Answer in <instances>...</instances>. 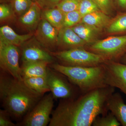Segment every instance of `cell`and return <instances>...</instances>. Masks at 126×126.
<instances>
[{"label":"cell","mask_w":126,"mask_h":126,"mask_svg":"<svg viewBox=\"0 0 126 126\" xmlns=\"http://www.w3.org/2000/svg\"><path fill=\"white\" fill-rule=\"evenodd\" d=\"M81 0H62L56 7L64 14L78 10Z\"/></svg>","instance_id":"cell-25"},{"label":"cell","mask_w":126,"mask_h":126,"mask_svg":"<svg viewBox=\"0 0 126 126\" xmlns=\"http://www.w3.org/2000/svg\"><path fill=\"white\" fill-rule=\"evenodd\" d=\"M118 6L124 10H126V0H115Z\"/></svg>","instance_id":"cell-31"},{"label":"cell","mask_w":126,"mask_h":126,"mask_svg":"<svg viewBox=\"0 0 126 126\" xmlns=\"http://www.w3.org/2000/svg\"><path fill=\"white\" fill-rule=\"evenodd\" d=\"M62 0H36V2L41 8L45 9L56 7Z\"/></svg>","instance_id":"cell-28"},{"label":"cell","mask_w":126,"mask_h":126,"mask_svg":"<svg viewBox=\"0 0 126 126\" xmlns=\"http://www.w3.org/2000/svg\"><path fill=\"white\" fill-rule=\"evenodd\" d=\"M41 18L45 19L54 27L60 29L63 27L65 14L57 7L45 9L41 12Z\"/></svg>","instance_id":"cell-19"},{"label":"cell","mask_w":126,"mask_h":126,"mask_svg":"<svg viewBox=\"0 0 126 126\" xmlns=\"http://www.w3.org/2000/svg\"><path fill=\"white\" fill-rule=\"evenodd\" d=\"M5 73L2 72L0 77L2 106L10 116L20 118L25 116L44 96L30 88L23 80H18Z\"/></svg>","instance_id":"cell-2"},{"label":"cell","mask_w":126,"mask_h":126,"mask_svg":"<svg viewBox=\"0 0 126 126\" xmlns=\"http://www.w3.org/2000/svg\"><path fill=\"white\" fill-rule=\"evenodd\" d=\"M50 67L67 77L72 84L78 87L82 94L108 86L106 83V71L102 64L84 67L66 66L57 63Z\"/></svg>","instance_id":"cell-3"},{"label":"cell","mask_w":126,"mask_h":126,"mask_svg":"<svg viewBox=\"0 0 126 126\" xmlns=\"http://www.w3.org/2000/svg\"><path fill=\"white\" fill-rule=\"evenodd\" d=\"M72 28L78 36L86 43L87 46L97 40V39L101 32L96 28L81 22Z\"/></svg>","instance_id":"cell-18"},{"label":"cell","mask_w":126,"mask_h":126,"mask_svg":"<svg viewBox=\"0 0 126 126\" xmlns=\"http://www.w3.org/2000/svg\"><path fill=\"white\" fill-rule=\"evenodd\" d=\"M10 116L9 113L4 109L0 110V126H16L11 120Z\"/></svg>","instance_id":"cell-29"},{"label":"cell","mask_w":126,"mask_h":126,"mask_svg":"<svg viewBox=\"0 0 126 126\" xmlns=\"http://www.w3.org/2000/svg\"><path fill=\"white\" fill-rule=\"evenodd\" d=\"M33 0H12V8L18 15L21 16L30 9Z\"/></svg>","instance_id":"cell-23"},{"label":"cell","mask_w":126,"mask_h":126,"mask_svg":"<svg viewBox=\"0 0 126 126\" xmlns=\"http://www.w3.org/2000/svg\"><path fill=\"white\" fill-rule=\"evenodd\" d=\"M102 65L106 71L107 84L119 89L126 95V64L108 61Z\"/></svg>","instance_id":"cell-9"},{"label":"cell","mask_w":126,"mask_h":126,"mask_svg":"<svg viewBox=\"0 0 126 126\" xmlns=\"http://www.w3.org/2000/svg\"><path fill=\"white\" fill-rule=\"evenodd\" d=\"M64 75L48 67L47 78V83L50 92L54 99L74 98L75 90Z\"/></svg>","instance_id":"cell-8"},{"label":"cell","mask_w":126,"mask_h":126,"mask_svg":"<svg viewBox=\"0 0 126 126\" xmlns=\"http://www.w3.org/2000/svg\"><path fill=\"white\" fill-rule=\"evenodd\" d=\"M59 30L41 18L35 34L41 45L46 48H52L57 46Z\"/></svg>","instance_id":"cell-10"},{"label":"cell","mask_w":126,"mask_h":126,"mask_svg":"<svg viewBox=\"0 0 126 126\" xmlns=\"http://www.w3.org/2000/svg\"><path fill=\"white\" fill-rule=\"evenodd\" d=\"M53 60L52 54L39 46L30 44L23 47L22 51L23 63L44 61L50 63Z\"/></svg>","instance_id":"cell-12"},{"label":"cell","mask_w":126,"mask_h":126,"mask_svg":"<svg viewBox=\"0 0 126 126\" xmlns=\"http://www.w3.org/2000/svg\"><path fill=\"white\" fill-rule=\"evenodd\" d=\"M82 17L78 10L70 12L65 14L63 27H72L81 22Z\"/></svg>","instance_id":"cell-26"},{"label":"cell","mask_w":126,"mask_h":126,"mask_svg":"<svg viewBox=\"0 0 126 126\" xmlns=\"http://www.w3.org/2000/svg\"><path fill=\"white\" fill-rule=\"evenodd\" d=\"M18 47L0 41V65L2 71L18 80H23L19 64Z\"/></svg>","instance_id":"cell-7"},{"label":"cell","mask_w":126,"mask_h":126,"mask_svg":"<svg viewBox=\"0 0 126 126\" xmlns=\"http://www.w3.org/2000/svg\"><path fill=\"white\" fill-rule=\"evenodd\" d=\"M49 63L44 61H36L23 63L21 68L23 78L47 76Z\"/></svg>","instance_id":"cell-16"},{"label":"cell","mask_w":126,"mask_h":126,"mask_svg":"<svg viewBox=\"0 0 126 126\" xmlns=\"http://www.w3.org/2000/svg\"><path fill=\"white\" fill-rule=\"evenodd\" d=\"M86 46V43L72 27H63L59 30L57 46L61 48L62 50L78 47L85 48Z\"/></svg>","instance_id":"cell-11"},{"label":"cell","mask_w":126,"mask_h":126,"mask_svg":"<svg viewBox=\"0 0 126 126\" xmlns=\"http://www.w3.org/2000/svg\"><path fill=\"white\" fill-rule=\"evenodd\" d=\"M115 90L108 86L82 94L77 98L61 99L52 111L49 126H92L97 117L108 113L106 103Z\"/></svg>","instance_id":"cell-1"},{"label":"cell","mask_w":126,"mask_h":126,"mask_svg":"<svg viewBox=\"0 0 126 126\" xmlns=\"http://www.w3.org/2000/svg\"><path fill=\"white\" fill-rule=\"evenodd\" d=\"M33 0V1H35V2L36 1V0Z\"/></svg>","instance_id":"cell-33"},{"label":"cell","mask_w":126,"mask_h":126,"mask_svg":"<svg viewBox=\"0 0 126 126\" xmlns=\"http://www.w3.org/2000/svg\"><path fill=\"white\" fill-rule=\"evenodd\" d=\"M101 11L109 15L112 13L114 8L113 0H92Z\"/></svg>","instance_id":"cell-27"},{"label":"cell","mask_w":126,"mask_h":126,"mask_svg":"<svg viewBox=\"0 0 126 126\" xmlns=\"http://www.w3.org/2000/svg\"><path fill=\"white\" fill-rule=\"evenodd\" d=\"M121 124L113 114L109 111L106 115L97 117L93 122V126H119Z\"/></svg>","instance_id":"cell-22"},{"label":"cell","mask_w":126,"mask_h":126,"mask_svg":"<svg viewBox=\"0 0 126 126\" xmlns=\"http://www.w3.org/2000/svg\"><path fill=\"white\" fill-rule=\"evenodd\" d=\"M51 54L66 66L91 67L101 65L108 61L105 57L86 49L78 47L61 50Z\"/></svg>","instance_id":"cell-4"},{"label":"cell","mask_w":126,"mask_h":126,"mask_svg":"<svg viewBox=\"0 0 126 126\" xmlns=\"http://www.w3.org/2000/svg\"><path fill=\"white\" fill-rule=\"evenodd\" d=\"M41 7L33 1L30 8L21 16L19 21L21 25L29 30H33L38 27L41 17Z\"/></svg>","instance_id":"cell-14"},{"label":"cell","mask_w":126,"mask_h":126,"mask_svg":"<svg viewBox=\"0 0 126 126\" xmlns=\"http://www.w3.org/2000/svg\"><path fill=\"white\" fill-rule=\"evenodd\" d=\"M105 29L109 34L126 33V13H120L111 19Z\"/></svg>","instance_id":"cell-21"},{"label":"cell","mask_w":126,"mask_h":126,"mask_svg":"<svg viewBox=\"0 0 126 126\" xmlns=\"http://www.w3.org/2000/svg\"><path fill=\"white\" fill-rule=\"evenodd\" d=\"M23 79L28 87L39 94L44 96L46 93L50 92L46 77H27Z\"/></svg>","instance_id":"cell-20"},{"label":"cell","mask_w":126,"mask_h":126,"mask_svg":"<svg viewBox=\"0 0 126 126\" xmlns=\"http://www.w3.org/2000/svg\"><path fill=\"white\" fill-rule=\"evenodd\" d=\"M106 107L121 125L126 126V104L119 93L114 92L111 94L107 101Z\"/></svg>","instance_id":"cell-13"},{"label":"cell","mask_w":126,"mask_h":126,"mask_svg":"<svg viewBox=\"0 0 126 126\" xmlns=\"http://www.w3.org/2000/svg\"><path fill=\"white\" fill-rule=\"evenodd\" d=\"M121 63L126 64V54L122 57L121 59Z\"/></svg>","instance_id":"cell-32"},{"label":"cell","mask_w":126,"mask_h":126,"mask_svg":"<svg viewBox=\"0 0 126 126\" xmlns=\"http://www.w3.org/2000/svg\"><path fill=\"white\" fill-rule=\"evenodd\" d=\"M32 35V34H18L8 25L3 26L0 28V41L17 47L23 45Z\"/></svg>","instance_id":"cell-15"},{"label":"cell","mask_w":126,"mask_h":126,"mask_svg":"<svg viewBox=\"0 0 126 126\" xmlns=\"http://www.w3.org/2000/svg\"><path fill=\"white\" fill-rule=\"evenodd\" d=\"M85 48L104 56L108 61L119 62L126 54V35L97 40Z\"/></svg>","instance_id":"cell-5"},{"label":"cell","mask_w":126,"mask_h":126,"mask_svg":"<svg viewBox=\"0 0 126 126\" xmlns=\"http://www.w3.org/2000/svg\"><path fill=\"white\" fill-rule=\"evenodd\" d=\"M12 10L8 5L1 4L0 5V20L4 21L10 17L12 15Z\"/></svg>","instance_id":"cell-30"},{"label":"cell","mask_w":126,"mask_h":126,"mask_svg":"<svg viewBox=\"0 0 126 126\" xmlns=\"http://www.w3.org/2000/svg\"><path fill=\"white\" fill-rule=\"evenodd\" d=\"M54 99L51 93L42 97L25 116L20 126H46L49 124L53 111Z\"/></svg>","instance_id":"cell-6"},{"label":"cell","mask_w":126,"mask_h":126,"mask_svg":"<svg viewBox=\"0 0 126 126\" xmlns=\"http://www.w3.org/2000/svg\"><path fill=\"white\" fill-rule=\"evenodd\" d=\"M111 19L101 10L88 14L82 18L81 22L89 25L101 32L106 29Z\"/></svg>","instance_id":"cell-17"},{"label":"cell","mask_w":126,"mask_h":126,"mask_svg":"<svg viewBox=\"0 0 126 126\" xmlns=\"http://www.w3.org/2000/svg\"><path fill=\"white\" fill-rule=\"evenodd\" d=\"M78 10L83 17L88 14L100 10L92 0H81Z\"/></svg>","instance_id":"cell-24"}]
</instances>
